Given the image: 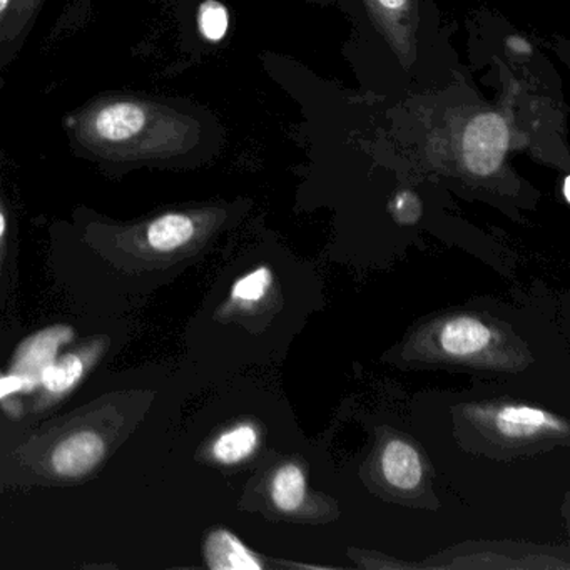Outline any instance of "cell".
Instances as JSON below:
<instances>
[{"mask_svg": "<svg viewBox=\"0 0 570 570\" xmlns=\"http://www.w3.org/2000/svg\"><path fill=\"white\" fill-rule=\"evenodd\" d=\"M75 156L106 169L175 165L202 142V121L173 99L141 92L96 96L62 119Z\"/></svg>", "mask_w": 570, "mask_h": 570, "instance_id": "cell-1", "label": "cell"}, {"mask_svg": "<svg viewBox=\"0 0 570 570\" xmlns=\"http://www.w3.org/2000/svg\"><path fill=\"white\" fill-rule=\"evenodd\" d=\"M509 126L499 115L487 112L476 116L466 126L462 139V155L465 168L472 175H493L502 165L509 149Z\"/></svg>", "mask_w": 570, "mask_h": 570, "instance_id": "cell-2", "label": "cell"}, {"mask_svg": "<svg viewBox=\"0 0 570 570\" xmlns=\"http://www.w3.org/2000/svg\"><path fill=\"white\" fill-rule=\"evenodd\" d=\"M493 425L509 439H532L543 433H566L567 423L547 410L530 405H503L493 415Z\"/></svg>", "mask_w": 570, "mask_h": 570, "instance_id": "cell-3", "label": "cell"}, {"mask_svg": "<svg viewBox=\"0 0 570 570\" xmlns=\"http://www.w3.org/2000/svg\"><path fill=\"white\" fill-rule=\"evenodd\" d=\"M440 346L450 356L479 355L485 352L493 342L492 330L473 316H455L446 320L440 330Z\"/></svg>", "mask_w": 570, "mask_h": 570, "instance_id": "cell-4", "label": "cell"}, {"mask_svg": "<svg viewBox=\"0 0 570 570\" xmlns=\"http://www.w3.org/2000/svg\"><path fill=\"white\" fill-rule=\"evenodd\" d=\"M105 455L101 436L91 432L76 433L59 443L52 453V466L62 476H81L95 469Z\"/></svg>", "mask_w": 570, "mask_h": 570, "instance_id": "cell-5", "label": "cell"}, {"mask_svg": "<svg viewBox=\"0 0 570 570\" xmlns=\"http://www.w3.org/2000/svg\"><path fill=\"white\" fill-rule=\"evenodd\" d=\"M382 472L386 482L395 489L413 490L422 482V459L410 443L390 440L382 453Z\"/></svg>", "mask_w": 570, "mask_h": 570, "instance_id": "cell-6", "label": "cell"}, {"mask_svg": "<svg viewBox=\"0 0 570 570\" xmlns=\"http://www.w3.org/2000/svg\"><path fill=\"white\" fill-rule=\"evenodd\" d=\"M46 0H12L11 12L6 19L2 35H0V58L6 68L14 61L29 32L35 28L39 11Z\"/></svg>", "mask_w": 570, "mask_h": 570, "instance_id": "cell-7", "label": "cell"}, {"mask_svg": "<svg viewBox=\"0 0 570 570\" xmlns=\"http://www.w3.org/2000/svg\"><path fill=\"white\" fill-rule=\"evenodd\" d=\"M205 553L212 569H263V562L258 556H255L238 537L225 529L216 530L208 537Z\"/></svg>", "mask_w": 570, "mask_h": 570, "instance_id": "cell-8", "label": "cell"}, {"mask_svg": "<svg viewBox=\"0 0 570 570\" xmlns=\"http://www.w3.org/2000/svg\"><path fill=\"white\" fill-rule=\"evenodd\" d=\"M196 235V222L186 213H166L146 228V242L156 252H175Z\"/></svg>", "mask_w": 570, "mask_h": 570, "instance_id": "cell-9", "label": "cell"}, {"mask_svg": "<svg viewBox=\"0 0 570 570\" xmlns=\"http://www.w3.org/2000/svg\"><path fill=\"white\" fill-rule=\"evenodd\" d=\"M259 445V433L252 423H239L219 435L213 445V456L218 462L233 465L252 456Z\"/></svg>", "mask_w": 570, "mask_h": 570, "instance_id": "cell-10", "label": "cell"}, {"mask_svg": "<svg viewBox=\"0 0 570 570\" xmlns=\"http://www.w3.org/2000/svg\"><path fill=\"white\" fill-rule=\"evenodd\" d=\"M305 473L296 463H285L272 480V499L282 512H296L305 502Z\"/></svg>", "mask_w": 570, "mask_h": 570, "instance_id": "cell-11", "label": "cell"}, {"mask_svg": "<svg viewBox=\"0 0 570 570\" xmlns=\"http://www.w3.org/2000/svg\"><path fill=\"white\" fill-rule=\"evenodd\" d=\"M273 285V273L268 266H258L248 275L235 283L232 289V298L243 306L258 305L266 298Z\"/></svg>", "mask_w": 570, "mask_h": 570, "instance_id": "cell-12", "label": "cell"}, {"mask_svg": "<svg viewBox=\"0 0 570 570\" xmlns=\"http://www.w3.org/2000/svg\"><path fill=\"white\" fill-rule=\"evenodd\" d=\"M373 14L389 29L393 38H405V26L413 11V0H368Z\"/></svg>", "mask_w": 570, "mask_h": 570, "instance_id": "cell-13", "label": "cell"}, {"mask_svg": "<svg viewBox=\"0 0 570 570\" xmlns=\"http://www.w3.org/2000/svg\"><path fill=\"white\" fill-rule=\"evenodd\" d=\"M198 31L208 42H219L226 38L229 29L228 9L219 0H205L198 9Z\"/></svg>", "mask_w": 570, "mask_h": 570, "instance_id": "cell-14", "label": "cell"}, {"mask_svg": "<svg viewBox=\"0 0 570 570\" xmlns=\"http://www.w3.org/2000/svg\"><path fill=\"white\" fill-rule=\"evenodd\" d=\"M82 362L78 356H66L58 365L48 366L42 373V382L46 389L55 393H62L75 386V383L81 379Z\"/></svg>", "mask_w": 570, "mask_h": 570, "instance_id": "cell-15", "label": "cell"}, {"mask_svg": "<svg viewBox=\"0 0 570 570\" xmlns=\"http://www.w3.org/2000/svg\"><path fill=\"white\" fill-rule=\"evenodd\" d=\"M393 215L403 223H413L420 216L419 199L412 193H402L393 202Z\"/></svg>", "mask_w": 570, "mask_h": 570, "instance_id": "cell-16", "label": "cell"}, {"mask_svg": "<svg viewBox=\"0 0 570 570\" xmlns=\"http://www.w3.org/2000/svg\"><path fill=\"white\" fill-rule=\"evenodd\" d=\"M22 380L16 379V376H9V379L0 380V399L9 395V393L16 392L21 389Z\"/></svg>", "mask_w": 570, "mask_h": 570, "instance_id": "cell-17", "label": "cell"}, {"mask_svg": "<svg viewBox=\"0 0 570 570\" xmlns=\"http://www.w3.org/2000/svg\"><path fill=\"white\" fill-rule=\"evenodd\" d=\"M507 46H509V48L512 49L513 52H517V55H529V52H532V46H530L529 42L523 41V39L520 38L507 39Z\"/></svg>", "mask_w": 570, "mask_h": 570, "instance_id": "cell-18", "label": "cell"}, {"mask_svg": "<svg viewBox=\"0 0 570 570\" xmlns=\"http://www.w3.org/2000/svg\"><path fill=\"white\" fill-rule=\"evenodd\" d=\"M569 186H570V179L569 176H567L566 179H563V199H566L567 203H570V193H569Z\"/></svg>", "mask_w": 570, "mask_h": 570, "instance_id": "cell-19", "label": "cell"}]
</instances>
